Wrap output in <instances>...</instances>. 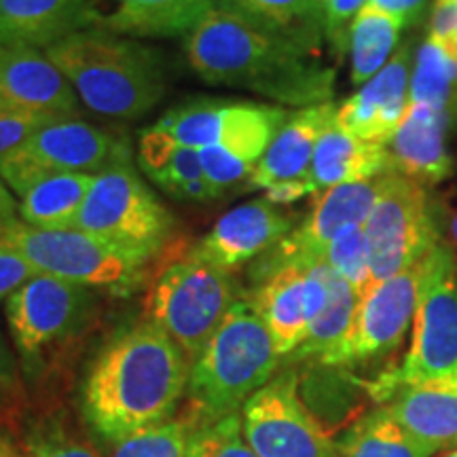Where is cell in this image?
I'll return each mask as SVG.
<instances>
[{"instance_id":"45","label":"cell","mask_w":457,"mask_h":457,"mask_svg":"<svg viewBox=\"0 0 457 457\" xmlns=\"http://www.w3.org/2000/svg\"><path fill=\"white\" fill-rule=\"evenodd\" d=\"M0 457H21V453H17L9 443H4L3 438H0Z\"/></svg>"},{"instance_id":"36","label":"cell","mask_w":457,"mask_h":457,"mask_svg":"<svg viewBox=\"0 0 457 457\" xmlns=\"http://www.w3.org/2000/svg\"><path fill=\"white\" fill-rule=\"evenodd\" d=\"M38 276L30 261L17 250V245L0 228V303L7 301L26 282Z\"/></svg>"},{"instance_id":"38","label":"cell","mask_w":457,"mask_h":457,"mask_svg":"<svg viewBox=\"0 0 457 457\" xmlns=\"http://www.w3.org/2000/svg\"><path fill=\"white\" fill-rule=\"evenodd\" d=\"M21 457H100L89 445L68 436L60 430H47L37 434Z\"/></svg>"},{"instance_id":"25","label":"cell","mask_w":457,"mask_h":457,"mask_svg":"<svg viewBox=\"0 0 457 457\" xmlns=\"http://www.w3.org/2000/svg\"><path fill=\"white\" fill-rule=\"evenodd\" d=\"M89 0H0V43L49 49L79 30Z\"/></svg>"},{"instance_id":"40","label":"cell","mask_w":457,"mask_h":457,"mask_svg":"<svg viewBox=\"0 0 457 457\" xmlns=\"http://www.w3.org/2000/svg\"><path fill=\"white\" fill-rule=\"evenodd\" d=\"M62 119V117H57ZM51 121L49 117H21V114L0 112V159L32 136L41 125Z\"/></svg>"},{"instance_id":"5","label":"cell","mask_w":457,"mask_h":457,"mask_svg":"<svg viewBox=\"0 0 457 457\" xmlns=\"http://www.w3.org/2000/svg\"><path fill=\"white\" fill-rule=\"evenodd\" d=\"M237 301L233 273L191 245L155 271L148 286L146 312L148 320L176 341L193 367Z\"/></svg>"},{"instance_id":"8","label":"cell","mask_w":457,"mask_h":457,"mask_svg":"<svg viewBox=\"0 0 457 457\" xmlns=\"http://www.w3.org/2000/svg\"><path fill=\"white\" fill-rule=\"evenodd\" d=\"M411 328V345L403 364L381 375L373 386L381 403L398 387L457 375V262L453 248L443 239L426 256Z\"/></svg>"},{"instance_id":"11","label":"cell","mask_w":457,"mask_h":457,"mask_svg":"<svg viewBox=\"0 0 457 457\" xmlns=\"http://www.w3.org/2000/svg\"><path fill=\"white\" fill-rule=\"evenodd\" d=\"M362 228L373 286L409 270L441 242V216L428 188L394 170Z\"/></svg>"},{"instance_id":"42","label":"cell","mask_w":457,"mask_h":457,"mask_svg":"<svg viewBox=\"0 0 457 457\" xmlns=\"http://www.w3.org/2000/svg\"><path fill=\"white\" fill-rule=\"evenodd\" d=\"M424 3L426 0H369L367 7L381 11V13L398 17V20H403L404 24H411V21L417 20V15H420Z\"/></svg>"},{"instance_id":"29","label":"cell","mask_w":457,"mask_h":457,"mask_svg":"<svg viewBox=\"0 0 457 457\" xmlns=\"http://www.w3.org/2000/svg\"><path fill=\"white\" fill-rule=\"evenodd\" d=\"M358 303L360 295L353 290V286L347 284L328 267L327 301H324L318 316L312 320L305 341L301 343L299 350L290 358H316L320 362H324L345 341L353 318H356Z\"/></svg>"},{"instance_id":"32","label":"cell","mask_w":457,"mask_h":457,"mask_svg":"<svg viewBox=\"0 0 457 457\" xmlns=\"http://www.w3.org/2000/svg\"><path fill=\"white\" fill-rule=\"evenodd\" d=\"M195 426L187 420H170L129 434L114 445L112 457H188Z\"/></svg>"},{"instance_id":"22","label":"cell","mask_w":457,"mask_h":457,"mask_svg":"<svg viewBox=\"0 0 457 457\" xmlns=\"http://www.w3.org/2000/svg\"><path fill=\"white\" fill-rule=\"evenodd\" d=\"M411 434L436 449H457V375L404 386L384 400Z\"/></svg>"},{"instance_id":"3","label":"cell","mask_w":457,"mask_h":457,"mask_svg":"<svg viewBox=\"0 0 457 457\" xmlns=\"http://www.w3.org/2000/svg\"><path fill=\"white\" fill-rule=\"evenodd\" d=\"M81 106L102 117L134 121L151 112L168 91L159 49L136 38L77 30L45 49Z\"/></svg>"},{"instance_id":"1","label":"cell","mask_w":457,"mask_h":457,"mask_svg":"<svg viewBox=\"0 0 457 457\" xmlns=\"http://www.w3.org/2000/svg\"><path fill=\"white\" fill-rule=\"evenodd\" d=\"M188 66L204 83L265 96L278 106H313L333 96L335 72L313 51L216 3L187 37Z\"/></svg>"},{"instance_id":"2","label":"cell","mask_w":457,"mask_h":457,"mask_svg":"<svg viewBox=\"0 0 457 457\" xmlns=\"http://www.w3.org/2000/svg\"><path fill=\"white\" fill-rule=\"evenodd\" d=\"M191 362L151 320L121 330L102 347L83 384V413L102 438L170 421L185 396Z\"/></svg>"},{"instance_id":"23","label":"cell","mask_w":457,"mask_h":457,"mask_svg":"<svg viewBox=\"0 0 457 457\" xmlns=\"http://www.w3.org/2000/svg\"><path fill=\"white\" fill-rule=\"evenodd\" d=\"M138 159L142 170L174 199L191 204H210L220 195L205 179L195 148L182 146L168 131L151 125L140 136Z\"/></svg>"},{"instance_id":"13","label":"cell","mask_w":457,"mask_h":457,"mask_svg":"<svg viewBox=\"0 0 457 457\" xmlns=\"http://www.w3.org/2000/svg\"><path fill=\"white\" fill-rule=\"evenodd\" d=\"M242 430L259 457H339L337 443L299 396L295 370L278 373L245 400Z\"/></svg>"},{"instance_id":"31","label":"cell","mask_w":457,"mask_h":457,"mask_svg":"<svg viewBox=\"0 0 457 457\" xmlns=\"http://www.w3.org/2000/svg\"><path fill=\"white\" fill-rule=\"evenodd\" d=\"M409 104H424L447 112L457 121V62L443 47L426 38L411 72Z\"/></svg>"},{"instance_id":"43","label":"cell","mask_w":457,"mask_h":457,"mask_svg":"<svg viewBox=\"0 0 457 457\" xmlns=\"http://www.w3.org/2000/svg\"><path fill=\"white\" fill-rule=\"evenodd\" d=\"M17 219H20V202L9 191L7 182L0 179V228L9 227Z\"/></svg>"},{"instance_id":"17","label":"cell","mask_w":457,"mask_h":457,"mask_svg":"<svg viewBox=\"0 0 457 457\" xmlns=\"http://www.w3.org/2000/svg\"><path fill=\"white\" fill-rule=\"evenodd\" d=\"M295 231V220L278 205L253 199L222 214L214 227L195 244V250L214 265L231 271L261 259Z\"/></svg>"},{"instance_id":"44","label":"cell","mask_w":457,"mask_h":457,"mask_svg":"<svg viewBox=\"0 0 457 457\" xmlns=\"http://www.w3.org/2000/svg\"><path fill=\"white\" fill-rule=\"evenodd\" d=\"M445 236H447V242L451 248H457V208L451 210L449 214H445Z\"/></svg>"},{"instance_id":"37","label":"cell","mask_w":457,"mask_h":457,"mask_svg":"<svg viewBox=\"0 0 457 457\" xmlns=\"http://www.w3.org/2000/svg\"><path fill=\"white\" fill-rule=\"evenodd\" d=\"M369 0H322L324 32L333 41L335 47L343 49L345 41L350 43V28L356 15L367 7Z\"/></svg>"},{"instance_id":"28","label":"cell","mask_w":457,"mask_h":457,"mask_svg":"<svg viewBox=\"0 0 457 457\" xmlns=\"http://www.w3.org/2000/svg\"><path fill=\"white\" fill-rule=\"evenodd\" d=\"M256 26L316 51L324 28L322 0H220Z\"/></svg>"},{"instance_id":"19","label":"cell","mask_w":457,"mask_h":457,"mask_svg":"<svg viewBox=\"0 0 457 457\" xmlns=\"http://www.w3.org/2000/svg\"><path fill=\"white\" fill-rule=\"evenodd\" d=\"M453 125L447 112L424 104H409L387 145L392 170L424 187L449 179L453 159L449 155L447 136Z\"/></svg>"},{"instance_id":"27","label":"cell","mask_w":457,"mask_h":457,"mask_svg":"<svg viewBox=\"0 0 457 457\" xmlns=\"http://www.w3.org/2000/svg\"><path fill=\"white\" fill-rule=\"evenodd\" d=\"M89 174H51L20 197V219L38 228H74L87 197Z\"/></svg>"},{"instance_id":"9","label":"cell","mask_w":457,"mask_h":457,"mask_svg":"<svg viewBox=\"0 0 457 457\" xmlns=\"http://www.w3.org/2000/svg\"><path fill=\"white\" fill-rule=\"evenodd\" d=\"M74 228L155 261L174 237L176 220L125 162L94 176Z\"/></svg>"},{"instance_id":"46","label":"cell","mask_w":457,"mask_h":457,"mask_svg":"<svg viewBox=\"0 0 457 457\" xmlns=\"http://www.w3.org/2000/svg\"><path fill=\"white\" fill-rule=\"evenodd\" d=\"M434 457H457V449L443 451V453H438V455H434Z\"/></svg>"},{"instance_id":"30","label":"cell","mask_w":457,"mask_h":457,"mask_svg":"<svg viewBox=\"0 0 457 457\" xmlns=\"http://www.w3.org/2000/svg\"><path fill=\"white\" fill-rule=\"evenodd\" d=\"M407 26L398 17L364 7L352 21L350 55L352 83L364 85L392 60L400 30Z\"/></svg>"},{"instance_id":"35","label":"cell","mask_w":457,"mask_h":457,"mask_svg":"<svg viewBox=\"0 0 457 457\" xmlns=\"http://www.w3.org/2000/svg\"><path fill=\"white\" fill-rule=\"evenodd\" d=\"M197 155L205 179L210 180V185L216 188L219 195L227 193L228 188L242 185V182L248 188V180L256 168L254 163L244 162V159H239L237 155H233V153H228L220 146L202 148V151H197Z\"/></svg>"},{"instance_id":"14","label":"cell","mask_w":457,"mask_h":457,"mask_svg":"<svg viewBox=\"0 0 457 457\" xmlns=\"http://www.w3.org/2000/svg\"><path fill=\"white\" fill-rule=\"evenodd\" d=\"M424 262L426 256L409 270L400 271L398 276L375 284L367 295L360 296L350 333L322 364L356 367L396 352L404 341V335L413 327L421 282H424Z\"/></svg>"},{"instance_id":"10","label":"cell","mask_w":457,"mask_h":457,"mask_svg":"<svg viewBox=\"0 0 457 457\" xmlns=\"http://www.w3.org/2000/svg\"><path fill=\"white\" fill-rule=\"evenodd\" d=\"M131 162L121 136L81 117L51 119L0 159V179L21 197L34 182L51 174H89Z\"/></svg>"},{"instance_id":"26","label":"cell","mask_w":457,"mask_h":457,"mask_svg":"<svg viewBox=\"0 0 457 457\" xmlns=\"http://www.w3.org/2000/svg\"><path fill=\"white\" fill-rule=\"evenodd\" d=\"M339 457H434L443 453L396 421L386 404L369 411L337 441Z\"/></svg>"},{"instance_id":"21","label":"cell","mask_w":457,"mask_h":457,"mask_svg":"<svg viewBox=\"0 0 457 457\" xmlns=\"http://www.w3.org/2000/svg\"><path fill=\"white\" fill-rule=\"evenodd\" d=\"M248 301L271 333L279 358L293 356L310 328L307 262H290L265 273Z\"/></svg>"},{"instance_id":"6","label":"cell","mask_w":457,"mask_h":457,"mask_svg":"<svg viewBox=\"0 0 457 457\" xmlns=\"http://www.w3.org/2000/svg\"><path fill=\"white\" fill-rule=\"evenodd\" d=\"M96 320V295L85 286L34 276L7 299L11 339L30 379L60 367Z\"/></svg>"},{"instance_id":"15","label":"cell","mask_w":457,"mask_h":457,"mask_svg":"<svg viewBox=\"0 0 457 457\" xmlns=\"http://www.w3.org/2000/svg\"><path fill=\"white\" fill-rule=\"evenodd\" d=\"M0 112L81 117V102L45 51L0 43Z\"/></svg>"},{"instance_id":"39","label":"cell","mask_w":457,"mask_h":457,"mask_svg":"<svg viewBox=\"0 0 457 457\" xmlns=\"http://www.w3.org/2000/svg\"><path fill=\"white\" fill-rule=\"evenodd\" d=\"M428 38L457 62V0H436L430 17Z\"/></svg>"},{"instance_id":"20","label":"cell","mask_w":457,"mask_h":457,"mask_svg":"<svg viewBox=\"0 0 457 457\" xmlns=\"http://www.w3.org/2000/svg\"><path fill=\"white\" fill-rule=\"evenodd\" d=\"M337 104L305 106L293 112L282 125L248 180V188H267L286 182H310L313 151L320 136L337 117Z\"/></svg>"},{"instance_id":"18","label":"cell","mask_w":457,"mask_h":457,"mask_svg":"<svg viewBox=\"0 0 457 457\" xmlns=\"http://www.w3.org/2000/svg\"><path fill=\"white\" fill-rule=\"evenodd\" d=\"M411 49L400 47L358 94L337 108V123L352 136L387 146L409 108Z\"/></svg>"},{"instance_id":"7","label":"cell","mask_w":457,"mask_h":457,"mask_svg":"<svg viewBox=\"0 0 457 457\" xmlns=\"http://www.w3.org/2000/svg\"><path fill=\"white\" fill-rule=\"evenodd\" d=\"M3 231L38 276L66 279L89 290L131 295L145 282L153 262L81 228H38L17 219Z\"/></svg>"},{"instance_id":"41","label":"cell","mask_w":457,"mask_h":457,"mask_svg":"<svg viewBox=\"0 0 457 457\" xmlns=\"http://www.w3.org/2000/svg\"><path fill=\"white\" fill-rule=\"evenodd\" d=\"M20 375H17L13 353H11L7 341L0 333V404L11 403L20 392Z\"/></svg>"},{"instance_id":"16","label":"cell","mask_w":457,"mask_h":457,"mask_svg":"<svg viewBox=\"0 0 457 457\" xmlns=\"http://www.w3.org/2000/svg\"><path fill=\"white\" fill-rule=\"evenodd\" d=\"M216 0H89L79 30H100L125 38L188 37Z\"/></svg>"},{"instance_id":"33","label":"cell","mask_w":457,"mask_h":457,"mask_svg":"<svg viewBox=\"0 0 457 457\" xmlns=\"http://www.w3.org/2000/svg\"><path fill=\"white\" fill-rule=\"evenodd\" d=\"M322 261L341 276L360 296H364L373 288L370 282V262L367 237L362 227H350L341 231L324 250Z\"/></svg>"},{"instance_id":"4","label":"cell","mask_w":457,"mask_h":457,"mask_svg":"<svg viewBox=\"0 0 457 457\" xmlns=\"http://www.w3.org/2000/svg\"><path fill=\"white\" fill-rule=\"evenodd\" d=\"M279 360L265 322L248 299H239L193 362L185 417L199 428L239 413L276 377Z\"/></svg>"},{"instance_id":"34","label":"cell","mask_w":457,"mask_h":457,"mask_svg":"<svg viewBox=\"0 0 457 457\" xmlns=\"http://www.w3.org/2000/svg\"><path fill=\"white\" fill-rule=\"evenodd\" d=\"M188 457H259L244 438L242 411L195 428Z\"/></svg>"},{"instance_id":"12","label":"cell","mask_w":457,"mask_h":457,"mask_svg":"<svg viewBox=\"0 0 457 457\" xmlns=\"http://www.w3.org/2000/svg\"><path fill=\"white\" fill-rule=\"evenodd\" d=\"M290 114L278 104L202 100L171 108L155 125L182 146L195 151L220 146L256 165Z\"/></svg>"},{"instance_id":"24","label":"cell","mask_w":457,"mask_h":457,"mask_svg":"<svg viewBox=\"0 0 457 457\" xmlns=\"http://www.w3.org/2000/svg\"><path fill=\"white\" fill-rule=\"evenodd\" d=\"M387 170H392L387 146L356 138L335 117L313 151L310 182L320 195L330 187L375 179Z\"/></svg>"}]
</instances>
